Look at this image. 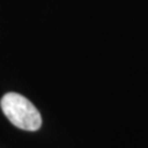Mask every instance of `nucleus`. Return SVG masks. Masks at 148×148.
I'll list each match as a JSON object with an SVG mask.
<instances>
[{"mask_svg":"<svg viewBox=\"0 0 148 148\" xmlns=\"http://www.w3.org/2000/svg\"><path fill=\"white\" fill-rule=\"evenodd\" d=\"M0 106L14 126L25 131H37L42 125L40 111L29 99L17 92H8L1 98Z\"/></svg>","mask_w":148,"mask_h":148,"instance_id":"obj_1","label":"nucleus"}]
</instances>
